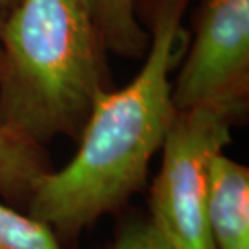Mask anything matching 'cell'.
Listing matches in <instances>:
<instances>
[{
	"label": "cell",
	"mask_w": 249,
	"mask_h": 249,
	"mask_svg": "<svg viewBox=\"0 0 249 249\" xmlns=\"http://www.w3.org/2000/svg\"><path fill=\"white\" fill-rule=\"evenodd\" d=\"M189 0H147L149 52L128 86L104 91L62 170L47 172L34 189L28 215L57 238L74 240L122 207L146 183L149 162L175 115L170 73L188 49L183 17Z\"/></svg>",
	"instance_id": "6da1fadb"
},
{
	"label": "cell",
	"mask_w": 249,
	"mask_h": 249,
	"mask_svg": "<svg viewBox=\"0 0 249 249\" xmlns=\"http://www.w3.org/2000/svg\"><path fill=\"white\" fill-rule=\"evenodd\" d=\"M2 51L0 124L39 149L81 136L108 83L84 0H21L3 18Z\"/></svg>",
	"instance_id": "7a4b0ae2"
},
{
	"label": "cell",
	"mask_w": 249,
	"mask_h": 249,
	"mask_svg": "<svg viewBox=\"0 0 249 249\" xmlns=\"http://www.w3.org/2000/svg\"><path fill=\"white\" fill-rule=\"evenodd\" d=\"M235 118L201 106L175 112L151 188L149 220L173 249H213L207 223L211 162L231 142Z\"/></svg>",
	"instance_id": "3957f363"
},
{
	"label": "cell",
	"mask_w": 249,
	"mask_h": 249,
	"mask_svg": "<svg viewBox=\"0 0 249 249\" xmlns=\"http://www.w3.org/2000/svg\"><path fill=\"white\" fill-rule=\"evenodd\" d=\"M186 52L172 84L175 110L217 107L240 123L249 97V0H201Z\"/></svg>",
	"instance_id": "277c9868"
},
{
	"label": "cell",
	"mask_w": 249,
	"mask_h": 249,
	"mask_svg": "<svg viewBox=\"0 0 249 249\" xmlns=\"http://www.w3.org/2000/svg\"><path fill=\"white\" fill-rule=\"evenodd\" d=\"M207 223L213 249H249V170L223 152L211 162Z\"/></svg>",
	"instance_id": "5b68a950"
},
{
	"label": "cell",
	"mask_w": 249,
	"mask_h": 249,
	"mask_svg": "<svg viewBox=\"0 0 249 249\" xmlns=\"http://www.w3.org/2000/svg\"><path fill=\"white\" fill-rule=\"evenodd\" d=\"M51 172L42 149L29 146L0 124V196L18 207H28L34 189Z\"/></svg>",
	"instance_id": "8992f818"
},
{
	"label": "cell",
	"mask_w": 249,
	"mask_h": 249,
	"mask_svg": "<svg viewBox=\"0 0 249 249\" xmlns=\"http://www.w3.org/2000/svg\"><path fill=\"white\" fill-rule=\"evenodd\" d=\"M106 51L139 57L149 47V33L136 17V0H84Z\"/></svg>",
	"instance_id": "52a82bcc"
},
{
	"label": "cell",
	"mask_w": 249,
	"mask_h": 249,
	"mask_svg": "<svg viewBox=\"0 0 249 249\" xmlns=\"http://www.w3.org/2000/svg\"><path fill=\"white\" fill-rule=\"evenodd\" d=\"M0 249H62L51 228L0 204Z\"/></svg>",
	"instance_id": "ba28073f"
},
{
	"label": "cell",
	"mask_w": 249,
	"mask_h": 249,
	"mask_svg": "<svg viewBox=\"0 0 249 249\" xmlns=\"http://www.w3.org/2000/svg\"><path fill=\"white\" fill-rule=\"evenodd\" d=\"M106 249H173L163 240L149 218L129 220L120 228L115 240Z\"/></svg>",
	"instance_id": "9c48e42d"
},
{
	"label": "cell",
	"mask_w": 249,
	"mask_h": 249,
	"mask_svg": "<svg viewBox=\"0 0 249 249\" xmlns=\"http://www.w3.org/2000/svg\"><path fill=\"white\" fill-rule=\"evenodd\" d=\"M19 2H21V0H0V15H3L5 17V13L12 12Z\"/></svg>",
	"instance_id": "30bf717a"
},
{
	"label": "cell",
	"mask_w": 249,
	"mask_h": 249,
	"mask_svg": "<svg viewBox=\"0 0 249 249\" xmlns=\"http://www.w3.org/2000/svg\"><path fill=\"white\" fill-rule=\"evenodd\" d=\"M3 15H0V68H2V60H3V51H2V28H3Z\"/></svg>",
	"instance_id": "8fae6325"
}]
</instances>
